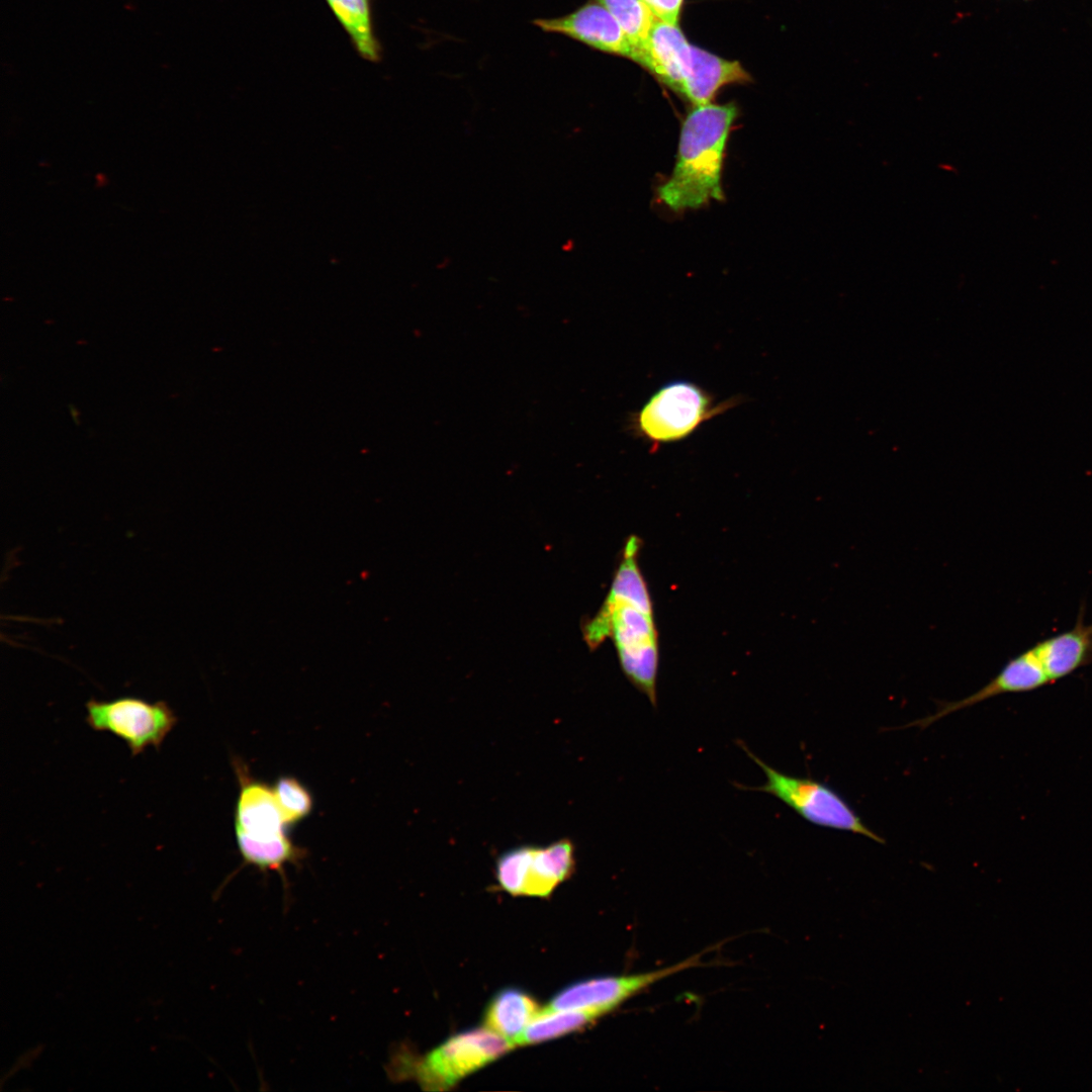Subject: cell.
Instances as JSON below:
<instances>
[{
  "label": "cell",
  "instance_id": "cell-1",
  "mask_svg": "<svg viewBox=\"0 0 1092 1092\" xmlns=\"http://www.w3.org/2000/svg\"><path fill=\"white\" fill-rule=\"evenodd\" d=\"M640 542L625 544L609 596L586 631L590 644L613 638L623 672L657 706L659 648L651 598L638 565Z\"/></svg>",
  "mask_w": 1092,
  "mask_h": 1092
},
{
  "label": "cell",
  "instance_id": "cell-2",
  "mask_svg": "<svg viewBox=\"0 0 1092 1092\" xmlns=\"http://www.w3.org/2000/svg\"><path fill=\"white\" fill-rule=\"evenodd\" d=\"M737 113L733 103L694 106L688 113L672 173L657 189L659 199L671 210L696 209L712 199L723 200V158Z\"/></svg>",
  "mask_w": 1092,
  "mask_h": 1092
},
{
  "label": "cell",
  "instance_id": "cell-3",
  "mask_svg": "<svg viewBox=\"0 0 1092 1092\" xmlns=\"http://www.w3.org/2000/svg\"><path fill=\"white\" fill-rule=\"evenodd\" d=\"M738 403L736 397L716 402L714 396L689 380H673L659 387L639 411L630 415L631 434L656 452L662 444L690 437L705 422Z\"/></svg>",
  "mask_w": 1092,
  "mask_h": 1092
},
{
  "label": "cell",
  "instance_id": "cell-4",
  "mask_svg": "<svg viewBox=\"0 0 1092 1092\" xmlns=\"http://www.w3.org/2000/svg\"><path fill=\"white\" fill-rule=\"evenodd\" d=\"M515 1044L488 1028L456 1034L420 1059L398 1051L387 1074L393 1080L414 1078L424 1089L443 1090L489 1064Z\"/></svg>",
  "mask_w": 1092,
  "mask_h": 1092
},
{
  "label": "cell",
  "instance_id": "cell-5",
  "mask_svg": "<svg viewBox=\"0 0 1092 1092\" xmlns=\"http://www.w3.org/2000/svg\"><path fill=\"white\" fill-rule=\"evenodd\" d=\"M747 755L762 769L765 783L745 788L769 794L793 809L806 821L825 828L849 831L884 843L883 837L869 828L853 808L832 788L810 778L784 774L742 746Z\"/></svg>",
  "mask_w": 1092,
  "mask_h": 1092
},
{
  "label": "cell",
  "instance_id": "cell-6",
  "mask_svg": "<svg viewBox=\"0 0 1092 1092\" xmlns=\"http://www.w3.org/2000/svg\"><path fill=\"white\" fill-rule=\"evenodd\" d=\"M86 722L95 731L109 732L123 740L132 756L148 747L159 749L178 722L164 701L148 702L134 697L111 701L89 700Z\"/></svg>",
  "mask_w": 1092,
  "mask_h": 1092
},
{
  "label": "cell",
  "instance_id": "cell-7",
  "mask_svg": "<svg viewBox=\"0 0 1092 1092\" xmlns=\"http://www.w3.org/2000/svg\"><path fill=\"white\" fill-rule=\"evenodd\" d=\"M574 851L573 842L567 838L545 846L510 848L496 859V880L512 895L548 897L573 873Z\"/></svg>",
  "mask_w": 1092,
  "mask_h": 1092
},
{
  "label": "cell",
  "instance_id": "cell-8",
  "mask_svg": "<svg viewBox=\"0 0 1092 1092\" xmlns=\"http://www.w3.org/2000/svg\"><path fill=\"white\" fill-rule=\"evenodd\" d=\"M700 965V956L697 954L660 970L580 981L560 991L553 997L547 1008L587 1010L601 1016L648 986Z\"/></svg>",
  "mask_w": 1092,
  "mask_h": 1092
},
{
  "label": "cell",
  "instance_id": "cell-9",
  "mask_svg": "<svg viewBox=\"0 0 1092 1092\" xmlns=\"http://www.w3.org/2000/svg\"><path fill=\"white\" fill-rule=\"evenodd\" d=\"M534 24L545 32L562 34L595 50L640 63V49L600 2H588L563 16L536 19Z\"/></svg>",
  "mask_w": 1092,
  "mask_h": 1092
},
{
  "label": "cell",
  "instance_id": "cell-10",
  "mask_svg": "<svg viewBox=\"0 0 1092 1092\" xmlns=\"http://www.w3.org/2000/svg\"><path fill=\"white\" fill-rule=\"evenodd\" d=\"M234 764L240 786L235 807L237 843H270L287 837L273 788L251 779L240 761Z\"/></svg>",
  "mask_w": 1092,
  "mask_h": 1092
},
{
  "label": "cell",
  "instance_id": "cell-11",
  "mask_svg": "<svg viewBox=\"0 0 1092 1092\" xmlns=\"http://www.w3.org/2000/svg\"><path fill=\"white\" fill-rule=\"evenodd\" d=\"M1049 684L1050 680L1043 666L1031 647L1010 658L987 685L974 694L959 701L940 703L935 713L911 722L906 726L926 728L942 717L993 697L1009 693L1030 692Z\"/></svg>",
  "mask_w": 1092,
  "mask_h": 1092
},
{
  "label": "cell",
  "instance_id": "cell-12",
  "mask_svg": "<svg viewBox=\"0 0 1092 1092\" xmlns=\"http://www.w3.org/2000/svg\"><path fill=\"white\" fill-rule=\"evenodd\" d=\"M681 81L677 94L694 106L711 103L722 87L750 81L737 61H729L690 42L681 56Z\"/></svg>",
  "mask_w": 1092,
  "mask_h": 1092
},
{
  "label": "cell",
  "instance_id": "cell-13",
  "mask_svg": "<svg viewBox=\"0 0 1092 1092\" xmlns=\"http://www.w3.org/2000/svg\"><path fill=\"white\" fill-rule=\"evenodd\" d=\"M1050 684L1062 679L1092 662V624H1086L1081 607L1076 624L1068 631L1032 646Z\"/></svg>",
  "mask_w": 1092,
  "mask_h": 1092
},
{
  "label": "cell",
  "instance_id": "cell-14",
  "mask_svg": "<svg viewBox=\"0 0 1092 1092\" xmlns=\"http://www.w3.org/2000/svg\"><path fill=\"white\" fill-rule=\"evenodd\" d=\"M689 43L678 24L655 17L646 39L640 47V66L678 93L681 81V56Z\"/></svg>",
  "mask_w": 1092,
  "mask_h": 1092
},
{
  "label": "cell",
  "instance_id": "cell-15",
  "mask_svg": "<svg viewBox=\"0 0 1092 1092\" xmlns=\"http://www.w3.org/2000/svg\"><path fill=\"white\" fill-rule=\"evenodd\" d=\"M334 16L364 60L378 63L382 47L374 26V0H326Z\"/></svg>",
  "mask_w": 1092,
  "mask_h": 1092
},
{
  "label": "cell",
  "instance_id": "cell-16",
  "mask_svg": "<svg viewBox=\"0 0 1092 1092\" xmlns=\"http://www.w3.org/2000/svg\"><path fill=\"white\" fill-rule=\"evenodd\" d=\"M539 1005L521 990L508 988L496 994L485 1012V1026L514 1044L532 1019Z\"/></svg>",
  "mask_w": 1092,
  "mask_h": 1092
},
{
  "label": "cell",
  "instance_id": "cell-17",
  "mask_svg": "<svg viewBox=\"0 0 1092 1092\" xmlns=\"http://www.w3.org/2000/svg\"><path fill=\"white\" fill-rule=\"evenodd\" d=\"M595 1012L587 1010H554L545 1007L532 1019L516 1044L538 1043L577 1030L596 1018Z\"/></svg>",
  "mask_w": 1092,
  "mask_h": 1092
},
{
  "label": "cell",
  "instance_id": "cell-18",
  "mask_svg": "<svg viewBox=\"0 0 1092 1092\" xmlns=\"http://www.w3.org/2000/svg\"><path fill=\"white\" fill-rule=\"evenodd\" d=\"M619 21L632 41L640 49L655 20L643 0H599Z\"/></svg>",
  "mask_w": 1092,
  "mask_h": 1092
},
{
  "label": "cell",
  "instance_id": "cell-19",
  "mask_svg": "<svg viewBox=\"0 0 1092 1092\" xmlns=\"http://www.w3.org/2000/svg\"><path fill=\"white\" fill-rule=\"evenodd\" d=\"M273 791L287 826L298 823L312 811L311 794L297 779L281 777Z\"/></svg>",
  "mask_w": 1092,
  "mask_h": 1092
},
{
  "label": "cell",
  "instance_id": "cell-20",
  "mask_svg": "<svg viewBox=\"0 0 1092 1092\" xmlns=\"http://www.w3.org/2000/svg\"><path fill=\"white\" fill-rule=\"evenodd\" d=\"M654 16L669 23H678L684 0H643Z\"/></svg>",
  "mask_w": 1092,
  "mask_h": 1092
}]
</instances>
